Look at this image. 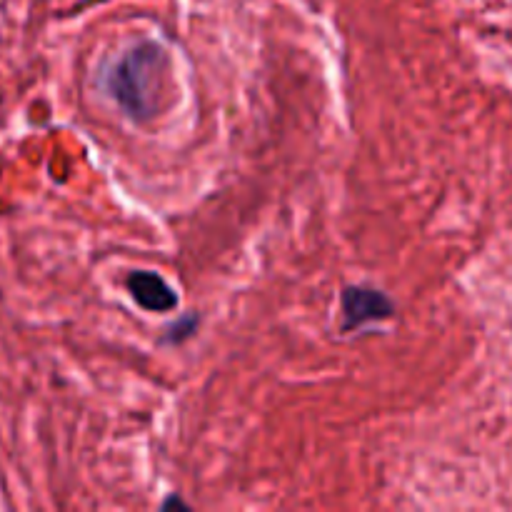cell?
<instances>
[{"label":"cell","mask_w":512,"mask_h":512,"mask_svg":"<svg viewBox=\"0 0 512 512\" xmlns=\"http://www.w3.org/2000/svg\"><path fill=\"white\" fill-rule=\"evenodd\" d=\"M343 330L360 328L365 323H375V320H388L395 315V303L378 288L370 285H348L343 290Z\"/></svg>","instance_id":"cell-2"},{"label":"cell","mask_w":512,"mask_h":512,"mask_svg":"<svg viewBox=\"0 0 512 512\" xmlns=\"http://www.w3.org/2000/svg\"><path fill=\"white\" fill-rule=\"evenodd\" d=\"M128 290L135 303L148 313H170L178 308V293L168 285V280L153 270H135L128 275Z\"/></svg>","instance_id":"cell-3"},{"label":"cell","mask_w":512,"mask_h":512,"mask_svg":"<svg viewBox=\"0 0 512 512\" xmlns=\"http://www.w3.org/2000/svg\"><path fill=\"white\" fill-rule=\"evenodd\" d=\"M195 330H198V315H183L178 323L170 325L168 335L163 338V343H168V345L183 343V340H188Z\"/></svg>","instance_id":"cell-4"},{"label":"cell","mask_w":512,"mask_h":512,"mask_svg":"<svg viewBox=\"0 0 512 512\" xmlns=\"http://www.w3.org/2000/svg\"><path fill=\"white\" fill-rule=\"evenodd\" d=\"M108 93L135 123H148L170 103V55L153 40H140L110 68Z\"/></svg>","instance_id":"cell-1"},{"label":"cell","mask_w":512,"mask_h":512,"mask_svg":"<svg viewBox=\"0 0 512 512\" xmlns=\"http://www.w3.org/2000/svg\"><path fill=\"white\" fill-rule=\"evenodd\" d=\"M168 508H180V510H188V505L183 503V500L178 498V495H173V498H168L163 503V510H168Z\"/></svg>","instance_id":"cell-5"}]
</instances>
